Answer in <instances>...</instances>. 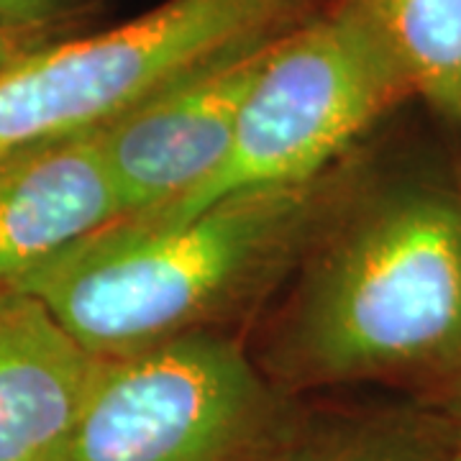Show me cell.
I'll return each instance as SVG.
<instances>
[{
	"instance_id": "obj_12",
	"label": "cell",
	"mask_w": 461,
	"mask_h": 461,
	"mask_svg": "<svg viewBox=\"0 0 461 461\" xmlns=\"http://www.w3.org/2000/svg\"><path fill=\"white\" fill-rule=\"evenodd\" d=\"M67 26H16L0 21V72L21 62L32 51L65 36Z\"/></svg>"
},
{
	"instance_id": "obj_10",
	"label": "cell",
	"mask_w": 461,
	"mask_h": 461,
	"mask_svg": "<svg viewBox=\"0 0 461 461\" xmlns=\"http://www.w3.org/2000/svg\"><path fill=\"white\" fill-rule=\"evenodd\" d=\"M269 461H461L436 418L297 415Z\"/></svg>"
},
{
	"instance_id": "obj_6",
	"label": "cell",
	"mask_w": 461,
	"mask_h": 461,
	"mask_svg": "<svg viewBox=\"0 0 461 461\" xmlns=\"http://www.w3.org/2000/svg\"><path fill=\"white\" fill-rule=\"evenodd\" d=\"M277 36L218 54L98 126L123 218L162 211L221 167L241 105Z\"/></svg>"
},
{
	"instance_id": "obj_13",
	"label": "cell",
	"mask_w": 461,
	"mask_h": 461,
	"mask_svg": "<svg viewBox=\"0 0 461 461\" xmlns=\"http://www.w3.org/2000/svg\"><path fill=\"white\" fill-rule=\"evenodd\" d=\"M444 393L438 397V408H436V418L446 426V430L454 436V441L461 446V375L446 379Z\"/></svg>"
},
{
	"instance_id": "obj_2",
	"label": "cell",
	"mask_w": 461,
	"mask_h": 461,
	"mask_svg": "<svg viewBox=\"0 0 461 461\" xmlns=\"http://www.w3.org/2000/svg\"><path fill=\"white\" fill-rule=\"evenodd\" d=\"M351 185L341 162L313 180L230 193L177 223L115 221L16 287L103 359L218 330L295 272Z\"/></svg>"
},
{
	"instance_id": "obj_5",
	"label": "cell",
	"mask_w": 461,
	"mask_h": 461,
	"mask_svg": "<svg viewBox=\"0 0 461 461\" xmlns=\"http://www.w3.org/2000/svg\"><path fill=\"white\" fill-rule=\"evenodd\" d=\"M313 11L315 0H165L108 32L59 36L0 72V151L98 129L203 62Z\"/></svg>"
},
{
	"instance_id": "obj_3",
	"label": "cell",
	"mask_w": 461,
	"mask_h": 461,
	"mask_svg": "<svg viewBox=\"0 0 461 461\" xmlns=\"http://www.w3.org/2000/svg\"><path fill=\"white\" fill-rule=\"evenodd\" d=\"M405 95L411 87L372 26L333 0L275 39L213 175L157 213L121 221L167 226L239 190L313 180Z\"/></svg>"
},
{
	"instance_id": "obj_7",
	"label": "cell",
	"mask_w": 461,
	"mask_h": 461,
	"mask_svg": "<svg viewBox=\"0 0 461 461\" xmlns=\"http://www.w3.org/2000/svg\"><path fill=\"white\" fill-rule=\"evenodd\" d=\"M123 218L98 129L0 151V287Z\"/></svg>"
},
{
	"instance_id": "obj_8",
	"label": "cell",
	"mask_w": 461,
	"mask_h": 461,
	"mask_svg": "<svg viewBox=\"0 0 461 461\" xmlns=\"http://www.w3.org/2000/svg\"><path fill=\"white\" fill-rule=\"evenodd\" d=\"M98 366L39 297L0 287V461H57Z\"/></svg>"
},
{
	"instance_id": "obj_9",
	"label": "cell",
	"mask_w": 461,
	"mask_h": 461,
	"mask_svg": "<svg viewBox=\"0 0 461 461\" xmlns=\"http://www.w3.org/2000/svg\"><path fill=\"white\" fill-rule=\"evenodd\" d=\"M393 54L411 93L461 123V0H346Z\"/></svg>"
},
{
	"instance_id": "obj_1",
	"label": "cell",
	"mask_w": 461,
	"mask_h": 461,
	"mask_svg": "<svg viewBox=\"0 0 461 461\" xmlns=\"http://www.w3.org/2000/svg\"><path fill=\"white\" fill-rule=\"evenodd\" d=\"M264 351L280 390L461 375V190L348 187L295 267Z\"/></svg>"
},
{
	"instance_id": "obj_11",
	"label": "cell",
	"mask_w": 461,
	"mask_h": 461,
	"mask_svg": "<svg viewBox=\"0 0 461 461\" xmlns=\"http://www.w3.org/2000/svg\"><path fill=\"white\" fill-rule=\"evenodd\" d=\"M77 0H0V21L16 26H69Z\"/></svg>"
},
{
	"instance_id": "obj_4",
	"label": "cell",
	"mask_w": 461,
	"mask_h": 461,
	"mask_svg": "<svg viewBox=\"0 0 461 461\" xmlns=\"http://www.w3.org/2000/svg\"><path fill=\"white\" fill-rule=\"evenodd\" d=\"M293 418L241 341L195 330L100 357L57 461H269Z\"/></svg>"
}]
</instances>
